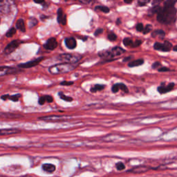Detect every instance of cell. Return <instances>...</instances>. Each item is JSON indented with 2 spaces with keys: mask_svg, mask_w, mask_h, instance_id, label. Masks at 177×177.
<instances>
[{
  "mask_svg": "<svg viewBox=\"0 0 177 177\" xmlns=\"http://www.w3.org/2000/svg\"><path fill=\"white\" fill-rule=\"evenodd\" d=\"M177 0H167L164 7L157 13V20L163 24H171L175 21L176 10L174 4Z\"/></svg>",
  "mask_w": 177,
  "mask_h": 177,
  "instance_id": "cell-1",
  "label": "cell"
},
{
  "mask_svg": "<svg viewBox=\"0 0 177 177\" xmlns=\"http://www.w3.org/2000/svg\"><path fill=\"white\" fill-rule=\"evenodd\" d=\"M76 66L74 64H70V63H64L58 64L56 65L52 66L49 68V72L53 75H57V74H62V73H66L70 71H73L75 69Z\"/></svg>",
  "mask_w": 177,
  "mask_h": 177,
  "instance_id": "cell-2",
  "label": "cell"
},
{
  "mask_svg": "<svg viewBox=\"0 0 177 177\" xmlns=\"http://www.w3.org/2000/svg\"><path fill=\"white\" fill-rule=\"evenodd\" d=\"M82 57L80 55L71 54V53H64V54L60 55L59 59L64 62L70 64H76L78 61L81 60Z\"/></svg>",
  "mask_w": 177,
  "mask_h": 177,
  "instance_id": "cell-3",
  "label": "cell"
},
{
  "mask_svg": "<svg viewBox=\"0 0 177 177\" xmlns=\"http://www.w3.org/2000/svg\"><path fill=\"white\" fill-rule=\"evenodd\" d=\"M172 47V44L168 41H165L163 44L159 42H156L154 45V49L157 51H164V52H168L169 51Z\"/></svg>",
  "mask_w": 177,
  "mask_h": 177,
  "instance_id": "cell-4",
  "label": "cell"
},
{
  "mask_svg": "<svg viewBox=\"0 0 177 177\" xmlns=\"http://www.w3.org/2000/svg\"><path fill=\"white\" fill-rule=\"evenodd\" d=\"M70 118V116H43V117L40 118V120L45 121H50V122H57V121H64Z\"/></svg>",
  "mask_w": 177,
  "mask_h": 177,
  "instance_id": "cell-5",
  "label": "cell"
},
{
  "mask_svg": "<svg viewBox=\"0 0 177 177\" xmlns=\"http://www.w3.org/2000/svg\"><path fill=\"white\" fill-rule=\"evenodd\" d=\"M44 60V57H40V58H38L35 60H32V61H29L28 62H26V63H22L19 64L18 67L19 68H22V69H29V68L33 67L35 66H36L41 61Z\"/></svg>",
  "mask_w": 177,
  "mask_h": 177,
  "instance_id": "cell-6",
  "label": "cell"
},
{
  "mask_svg": "<svg viewBox=\"0 0 177 177\" xmlns=\"http://www.w3.org/2000/svg\"><path fill=\"white\" fill-rule=\"evenodd\" d=\"M19 45V40L12 41L11 42H10L9 44H8V45L6 46L3 53H4V54H6V55L10 54V53L13 52V51H15V50L17 49V47H18Z\"/></svg>",
  "mask_w": 177,
  "mask_h": 177,
  "instance_id": "cell-7",
  "label": "cell"
},
{
  "mask_svg": "<svg viewBox=\"0 0 177 177\" xmlns=\"http://www.w3.org/2000/svg\"><path fill=\"white\" fill-rule=\"evenodd\" d=\"M57 46H58V42L54 37L49 38L44 45V47L46 50H50V51H53V50L56 49Z\"/></svg>",
  "mask_w": 177,
  "mask_h": 177,
  "instance_id": "cell-8",
  "label": "cell"
},
{
  "mask_svg": "<svg viewBox=\"0 0 177 177\" xmlns=\"http://www.w3.org/2000/svg\"><path fill=\"white\" fill-rule=\"evenodd\" d=\"M174 83H171L168 84L167 85H163V84H162L161 85L159 86L158 87V92L160 93V94H165V93L169 92L170 91L172 90L174 87Z\"/></svg>",
  "mask_w": 177,
  "mask_h": 177,
  "instance_id": "cell-9",
  "label": "cell"
},
{
  "mask_svg": "<svg viewBox=\"0 0 177 177\" xmlns=\"http://www.w3.org/2000/svg\"><path fill=\"white\" fill-rule=\"evenodd\" d=\"M120 89H121L123 92H124L125 93L129 92V89L127 87V86L123 83L115 84V85L112 87V91L113 93H117L120 90Z\"/></svg>",
  "mask_w": 177,
  "mask_h": 177,
  "instance_id": "cell-10",
  "label": "cell"
},
{
  "mask_svg": "<svg viewBox=\"0 0 177 177\" xmlns=\"http://www.w3.org/2000/svg\"><path fill=\"white\" fill-rule=\"evenodd\" d=\"M58 21L62 25L67 24V15L62 8H59L58 10Z\"/></svg>",
  "mask_w": 177,
  "mask_h": 177,
  "instance_id": "cell-11",
  "label": "cell"
},
{
  "mask_svg": "<svg viewBox=\"0 0 177 177\" xmlns=\"http://www.w3.org/2000/svg\"><path fill=\"white\" fill-rule=\"evenodd\" d=\"M64 43H65L67 47L69 49H74L77 45L76 39L73 38V37H69V38L65 39Z\"/></svg>",
  "mask_w": 177,
  "mask_h": 177,
  "instance_id": "cell-12",
  "label": "cell"
},
{
  "mask_svg": "<svg viewBox=\"0 0 177 177\" xmlns=\"http://www.w3.org/2000/svg\"><path fill=\"white\" fill-rule=\"evenodd\" d=\"M19 132H20V130L17 129H0V136L15 134Z\"/></svg>",
  "mask_w": 177,
  "mask_h": 177,
  "instance_id": "cell-13",
  "label": "cell"
},
{
  "mask_svg": "<svg viewBox=\"0 0 177 177\" xmlns=\"http://www.w3.org/2000/svg\"><path fill=\"white\" fill-rule=\"evenodd\" d=\"M125 50L122 49L121 47H114L110 51L111 55H112V58L115 56H118V55H122L123 53H125Z\"/></svg>",
  "mask_w": 177,
  "mask_h": 177,
  "instance_id": "cell-14",
  "label": "cell"
},
{
  "mask_svg": "<svg viewBox=\"0 0 177 177\" xmlns=\"http://www.w3.org/2000/svg\"><path fill=\"white\" fill-rule=\"evenodd\" d=\"M15 71V69L8 67H0V76H5L6 74L13 73Z\"/></svg>",
  "mask_w": 177,
  "mask_h": 177,
  "instance_id": "cell-15",
  "label": "cell"
},
{
  "mask_svg": "<svg viewBox=\"0 0 177 177\" xmlns=\"http://www.w3.org/2000/svg\"><path fill=\"white\" fill-rule=\"evenodd\" d=\"M42 169L43 170L46 171V172L48 173H53L55 171L56 167H55V166L54 165H53V164L45 163L42 165Z\"/></svg>",
  "mask_w": 177,
  "mask_h": 177,
  "instance_id": "cell-16",
  "label": "cell"
},
{
  "mask_svg": "<svg viewBox=\"0 0 177 177\" xmlns=\"http://www.w3.org/2000/svg\"><path fill=\"white\" fill-rule=\"evenodd\" d=\"M16 28H17V29H19L21 32H22V33L26 32L25 23L24 21L22 19H19L17 21V23H16Z\"/></svg>",
  "mask_w": 177,
  "mask_h": 177,
  "instance_id": "cell-17",
  "label": "cell"
},
{
  "mask_svg": "<svg viewBox=\"0 0 177 177\" xmlns=\"http://www.w3.org/2000/svg\"><path fill=\"white\" fill-rule=\"evenodd\" d=\"M148 170V169L145 167H137L134 168V169H130L129 171L130 172H133V173H136V174H140V173H143L145 172Z\"/></svg>",
  "mask_w": 177,
  "mask_h": 177,
  "instance_id": "cell-18",
  "label": "cell"
},
{
  "mask_svg": "<svg viewBox=\"0 0 177 177\" xmlns=\"http://www.w3.org/2000/svg\"><path fill=\"white\" fill-rule=\"evenodd\" d=\"M144 63V60L143 59H139V60H134V61H132L128 64V66L129 67H138V66L142 65Z\"/></svg>",
  "mask_w": 177,
  "mask_h": 177,
  "instance_id": "cell-19",
  "label": "cell"
},
{
  "mask_svg": "<svg viewBox=\"0 0 177 177\" xmlns=\"http://www.w3.org/2000/svg\"><path fill=\"white\" fill-rule=\"evenodd\" d=\"M105 85H96L94 87H92V88L90 89V91L91 92L95 93L103 90V89H105Z\"/></svg>",
  "mask_w": 177,
  "mask_h": 177,
  "instance_id": "cell-20",
  "label": "cell"
},
{
  "mask_svg": "<svg viewBox=\"0 0 177 177\" xmlns=\"http://www.w3.org/2000/svg\"><path fill=\"white\" fill-rule=\"evenodd\" d=\"M165 35V33L162 30H156L153 32L152 33V37H163Z\"/></svg>",
  "mask_w": 177,
  "mask_h": 177,
  "instance_id": "cell-21",
  "label": "cell"
},
{
  "mask_svg": "<svg viewBox=\"0 0 177 177\" xmlns=\"http://www.w3.org/2000/svg\"><path fill=\"white\" fill-rule=\"evenodd\" d=\"M59 96H60V98L62 100H64V101L66 102H71L73 101V98L71 97H69V96H67L66 95H64L62 92H60L58 94Z\"/></svg>",
  "mask_w": 177,
  "mask_h": 177,
  "instance_id": "cell-22",
  "label": "cell"
},
{
  "mask_svg": "<svg viewBox=\"0 0 177 177\" xmlns=\"http://www.w3.org/2000/svg\"><path fill=\"white\" fill-rule=\"evenodd\" d=\"M96 10H99L101 11L105 12V13H108L110 12V8L108 7L105 6H98L96 7Z\"/></svg>",
  "mask_w": 177,
  "mask_h": 177,
  "instance_id": "cell-23",
  "label": "cell"
},
{
  "mask_svg": "<svg viewBox=\"0 0 177 177\" xmlns=\"http://www.w3.org/2000/svg\"><path fill=\"white\" fill-rule=\"evenodd\" d=\"M160 9H161V8H160V6H154L153 8L149 10V14H150V15H153V14L154 13H158Z\"/></svg>",
  "mask_w": 177,
  "mask_h": 177,
  "instance_id": "cell-24",
  "label": "cell"
},
{
  "mask_svg": "<svg viewBox=\"0 0 177 177\" xmlns=\"http://www.w3.org/2000/svg\"><path fill=\"white\" fill-rule=\"evenodd\" d=\"M15 33H16V28L12 27L10 28V30H8V31L6 33V35L7 37H11L13 36Z\"/></svg>",
  "mask_w": 177,
  "mask_h": 177,
  "instance_id": "cell-25",
  "label": "cell"
},
{
  "mask_svg": "<svg viewBox=\"0 0 177 177\" xmlns=\"http://www.w3.org/2000/svg\"><path fill=\"white\" fill-rule=\"evenodd\" d=\"M123 44H124V45L125 46H132V44H133V42H132L131 39L126 37V38H125L124 40H123Z\"/></svg>",
  "mask_w": 177,
  "mask_h": 177,
  "instance_id": "cell-26",
  "label": "cell"
},
{
  "mask_svg": "<svg viewBox=\"0 0 177 177\" xmlns=\"http://www.w3.org/2000/svg\"><path fill=\"white\" fill-rule=\"evenodd\" d=\"M37 24V20L35 18V17H31V19H30V22H29V27L32 28L33 27V26H36Z\"/></svg>",
  "mask_w": 177,
  "mask_h": 177,
  "instance_id": "cell-27",
  "label": "cell"
},
{
  "mask_svg": "<svg viewBox=\"0 0 177 177\" xmlns=\"http://www.w3.org/2000/svg\"><path fill=\"white\" fill-rule=\"evenodd\" d=\"M152 25L147 24L145 26V27L144 28V29H143V34H147L152 31Z\"/></svg>",
  "mask_w": 177,
  "mask_h": 177,
  "instance_id": "cell-28",
  "label": "cell"
},
{
  "mask_svg": "<svg viewBox=\"0 0 177 177\" xmlns=\"http://www.w3.org/2000/svg\"><path fill=\"white\" fill-rule=\"evenodd\" d=\"M116 168H117L118 170L121 171V170H123V169H125V165L122 162H118V163H116Z\"/></svg>",
  "mask_w": 177,
  "mask_h": 177,
  "instance_id": "cell-29",
  "label": "cell"
},
{
  "mask_svg": "<svg viewBox=\"0 0 177 177\" xmlns=\"http://www.w3.org/2000/svg\"><path fill=\"white\" fill-rule=\"evenodd\" d=\"M21 95L20 94H15V95H12V96H10V100H11L12 101L14 102H17L18 101V100L19 99V98H20Z\"/></svg>",
  "mask_w": 177,
  "mask_h": 177,
  "instance_id": "cell-30",
  "label": "cell"
},
{
  "mask_svg": "<svg viewBox=\"0 0 177 177\" xmlns=\"http://www.w3.org/2000/svg\"><path fill=\"white\" fill-rule=\"evenodd\" d=\"M116 38H117V36H116V34H114V33H110L108 35L109 40L112 41V42H114V41L116 40Z\"/></svg>",
  "mask_w": 177,
  "mask_h": 177,
  "instance_id": "cell-31",
  "label": "cell"
},
{
  "mask_svg": "<svg viewBox=\"0 0 177 177\" xmlns=\"http://www.w3.org/2000/svg\"><path fill=\"white\" fill-rule=\"evenodd\" d=\"M149 1L150 0H138V3L139 6H143L147 4V3L149 2Z\"/></svg>",
  "mask_w": 177,
  "mask_h": 177,
  "instance_id": "cell-32",
  "label": "cell"
},
{
  "mask_svg": "<svg viewBox=\"0 0 177 177\" xmlns=\"http://www.w3.org/2000/svg\"><path fill=\"white\" fill-rule=\"evenodd\" d=\"M143 29H144V27H143V25L142 23H138V24L136 25V30L138 31L141 32L143 31Z\"/></svg>",
  "mask_w": 177,
  "mask_h": 177,
  "instance_id": "cell-33",
  "label": "cell"
},
{
  "mask_svg": "<svg viewBox=\"0 0 177 177\" xmlns=\"http://www.w3.org/2000/svg\"><path fill=\"white\" fill-rule=\"evenodd\" d=\"M45 103H46L45 96H42V97H40L39 98V104L44 105Z\"/></svg>",
  "mask_w": 177,
  "mask_h": 177,
  "instance_id": "cell-34",
  "label": "cell"
},
{
  "mask_svg": "<svg viewBox=\"0 0 177 177\" xmlns=\"http://www.w3.org/2000/svg\"><path fill=\"white\" fill-rule=\"evenodd\" d=\"M141 44V41L140 40H136L135 42H133V44H132V47H137V46H140Z\"/></svg>",
  "mask_w": 177,
  "mask_h": 177,
  "instance_id": "cell-35",
  "label": "cell"
},
{
  "mask_svg": "<svg viewBox=\"0 0 177 177\" xmlns=\"http://www.w3.org/2000/svg\"><path fill=\"white\" fill-rule=\"evenodd\" d=\"M103 28H98V29L96 30V32H95V33H94L95 36H98V35H101V33H103Z\"/></svg>",
  "mask_w": 177,
  "mask_h": 177,
  "instance_id": "cell-36",
  "label": "cell"
},
{
  "mask_svg": "<svg viewBox=\"0 0 177 177\" xmlns=\"http://www.w3.org/2000/svg\"><path fill=\"white\" fill-rule=\"evenodd\" d=\"M170 71V69H169L168 68L165 67H163L158 69L159 72H166V71Z\"/></svg>",
  "mask_w": 177,
  "mask_h": 177,
  "instance_id": "cell-37",
  "label": "cell"
},
{
  "mask_svg": "<svg viewBox=\"0 0 177 177\" xmlns=\"http://www.w3.org/2000/svg\"><path fill=\"white\" fill-rule=\"evenodd\" d=\"M45 98H46V101L47 103H51L53 101V97H51V96H45Z\"/></svg>",
  "mask_w": 177,
  "mask_h": 177,
  "instance_id": "cell-38",
  "label": "cell"
},
{
  "mask_svg": "<svg viewBox=\"0 0 177 177\" xmlns=\"http://www.w3.org/2000/svg\"><path fill=\"white\" fill-rule=\"evenodd\" d=\"M160 64H160V62H154V63L152 64V68H153V69H156V68L160 67Z\"/></svg>",
  "mask_w": 177,
  "mask_h": 177,
  "instance_id": "cell-39",
  "label": "cell"
},
{
  "mask_svg": "<svg viewBox=\"0 0 177 177\" xmlns=\"http://www.w3.org/2000/svg\"><path fill=\"white\" fill-rule=\"evenodd\" d=\"M73 82H63V83H61L60 85H64V86H69L73 85Z\"/></svg>",
  "mask_w": 177,
  "mask_h": 177,
  "instance_id": "cell-40",
  "label": "cell"
},
{
  "mask_svg": "<svg viewBox=\"0 0 177 177\" xmlns=\"http://www.w3.org/2000/svg\"><path fill=\"white\" fill-rule=\"evenodd\" d=\"M162 1H163V0H154L153 5L154 6V4H155V6H157V4H158L159 3L161 2Z\"/></svg>",
  "mask_w": 177,
  "mask_h": 177,
  "instance_id": "cell-41",
  "label": "cell"
},
{
  "mask_svg": "<svg viewBox=\"0 0 177 177\" xmlns=\"http://www.w3.org/2000/svg\"><path fill=\"white\" fill-rule=\"evenodd\" d=\"M1 99H2V100L8 99V98H10V96H8V95H3V96H1Z\"/></svg>",
  "mask_w": 177,
  "mask_h": 177,
  "instance_id": "cell-42",
  "label": "cell"
},
{
  "mask_svg": "<svg viewBox=\"0 0 177 177\" xmlns=\"http://www.w3.org/2000/svg\"><path fill=\"white\" fill-rule=\"evenodd\" d=\"M33 1L37 3H42L44 2V0H33Z\"/></svg>",
  "mask_w": 177,
  "mask_h": 177,
  "instance_id": "cell-43",
  "label": "cell"
},
{
  "mask_svg": "<svg viewBox=\"0 0 177 177\" xmlns=\"http://www.w3.org/2000/svg\"><path fill=\"white\" fill-rule=\"evenodd\" d=\"M133 1L134 0H124V1L126 3H132Z\"/></svg>",
  "mask_w": 177,
  "mask_h": 177,
  "instance_id": "cell-44",
  "label": "cell"
},
{
  "mask_svg": "<svg viewBox=\"0 0 177 177\" xmlns=\"http://www.w3.org/2000/svg\"><path fill=\"white\" fill-rule=\"evenodd\" d=\"M82 1H83L84 3H88V2H89V1H90V0H81Z\"/></svg>",
  "mask_w": 177,
  "mask_h": 177,
  "instance_id": "cell-45",
  "label": "cell"
},
{
  "mask_svg": "<svg viewBox=\"0 0 177 177\" xmlns=\"http://www.w3.org/2000/svg\"><path fill=\"white\" fill-rule=\"evenodd\" d=\"M130 58H131V57H129V58H125V59H124V60H123V61H124V62H126L127 60H129Z\"/></svg>",
  "mask_w": 177,
  "mask_h": 177,
  "instance_id": "cell-46",
  "label": "cell"
},
{
  "mask_svg": "<svg viewBox=\"0 0 177 177\" xmlns=\"http://www.w3.org/2000/svg\"><path fill=\"white\" fill-rule=\"evenodd\" d=\"M173 50H174V51H177V45L174 46V49H173Z\"/></svg>",
  "mask_w": 177,
  "mask_h": 177,
  "instance_id": "cell-47",
  "label": "cell"
},
{
  "mask_svg": "<svg viewBox=\"0 0 177 177\" xmlns=\"http://www.w3.org/2000/svg\"><path fill=\"white\" fill-rule=\"evenodd\" d=\"M121 24V21H120V19H118L117 20V24Z\"/></svg>",
  "mask_w": 177,
  "mask_h": 177,
  "instance_id": "cell-48",
  "label": "cell"
},
{
  "mask_svg": "<svg viewBox=\"0 0 177 177\" xmlns=\"http://www.w3.org/2000/svg\"><path fill=\"white\" fill-rule=\"evenodd\" d=\"M3 0H0V2H1V1H3Z\"/></svg>",
  "mask_w": 177,
  "mask_h": 177,
  "instance_id": "cell-49",
  "label": "cell"
}]
</instances>
